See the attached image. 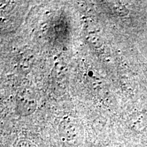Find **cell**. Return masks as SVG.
I'll use <instances>...</instances> for the list:
<instances>
[{
  "mask_svg": "<svg viewBox=\"0 0 147 147\" xmlns=\"http://www.w3.org/2000/svg\"><path fill=\"white\" fill-rule=\"evenodd\" d=\"M17 147H36V146L29 141L22 140L18 143Z\"/></svg>",
  "mask_w": 147,
  "mask_h": 147,
  "instance_id": "277c9868",
  "label": "cell"
},
{
  "mask_svg": "<svg viewBox=\"0 0 147 147\" xmlns=\"http://www.w3.org/2000/svg\"><path fill=\"white\" fill-rule=\"evenodd\" d=\"M37 100L33 90H21L16 95V110L22 116H29L36 110Z\"/></svg>",
  "mask_w": 147,
  "mask_h": 147,
  "instance_id": "6da1fadb",
  "label": "cell"
},
{
  "mask_svg": "<svg viewBox=\"0 0 147 147\" xmlns=\"http://www.w3.org/2000/svg\"><path fill=\"white\" fill-rule=\"evenodd\" d=\"M88 42L90 45H93L95 47H100L102 45V40L96 35H89Z\"/></svg>",
  "mask_w": 147,
  "mask_h": 147,
  "instance_id": "3957f363",
  "label": "cell"
},
{
  "mask_svg": "<svg viewBox=\"0 0 147 147\" xmlns=\"http://www.w3.org/2000/svg\"><path fill=\"white\" fill-rule=\"evenodd\" d=\"M77 129L78 127L74 123L69 122H62L59 127V130L61 134L63 135V137L67 139H72L77 135Z\"/></svg>",
  "mask_w": 147,
  "mask_h": 147,
  "instance_id": "7a4b0ae2",
  "label": "cell"
}]
</instances>
